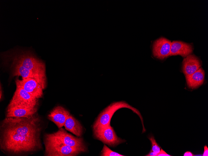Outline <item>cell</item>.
I'll return each mask as SVG.
<instances>
[{
  "mask_svg": "<svg viewBox=\"0 0 208 156\" xmlns=\"http://www.w3.org/2000/svg\"><path fill=\"white\" fill-rule=\"evenodd\" d=\"M16 86L22 88L31 96L36 99L42 97L43 90L40 84L35 79L22 78L16 80Z\"/></svg>",
  "mask_w": 208,
  "mask_h": 156,
  "instance_id": "8",
  "label": "cell"
},
{
  "mask_svg": "<svg viewBox=\"0 0 208 156\" xmlns=\"http://www.w3.org/2000/svg\"><path fill=\"white\" fill-rule=\"evenodd\" d=\"M2 90H1V86H0V100H1V99L2 98Z\"/></svg>",
  "mask_w": 208,
  "mask_h": 156,
  "instance_id": "23",
  "label": "cell"
},
{
  "mask_svg": "<svg viewBox=\"0 0 208 156\" xmlns=\"http://www.w3.org/2000/svg\"><path fill=\"white\" fill-rule=\"evenodd\" d=\"M70 115L69 112L62 106L55 107L48 116V119L54 123L59 128L64 126L66 120Z\"/></svg>",
  "mask_w": 208,
  "mask_h": 156,
  "instance_id": "10",
  "label": "cell"
},
{
  "mask_svg": "<svg viewBox=\"0 0 208 156\" xmlns=\"http://www.w3.org/2000/svg\"><path fill=\"white\" fill-rule=\"evenodd\" d=\"M101 156H124L117 152H114L109 148L106 145H104L103 148L101 152Z\"/></svg>",
  "mask_w": 208,
  "mask_h": 156,
  "instance_id": "17",
  "label": "cell"
},
{
  "mask_svg": "<svg viewBox=\"0 0 208 156\" xmlns=\"http://www.w3.org/2000/svg\"><path fill=\"white\" fill-rule=\"evenodd\" d=\"M201 66L199 58L193 54H190L184 58L182 63V71L185 76L189 75L197 71Z\"/></svg>",
  "mask_w": 208,
  "mask_h": 156,
  "instance_id": "11",
  "label": "cell"
},
{
  "mask_svg": "<svg viewBox=\"0 0 208 156\" xmlns=\"http://www.w3.org/2000/svg\"><path fill=\"white\" fill-rule=\"evenodd\" d=\"M203 156H208V148L207 146L206 145L204 146V151L202 154Z\"/></svg>",
  "mask_w": 208,
  "mask_h": 156,
  "instance_id": "20",
  "label": "cell"
},
{
  "mask_svg": "<svg viewBox=\"0 0 208 156\" xmlns=\"http://www.w3.org/2000/svg\"><path fill=\"white\" fill-rule=\"evenodd\" d=\"M52 134L66 145L73 148L83 149L86 152L87 151L82 138L74 137L69 134L62 128H59L57 131Z\"/></svg>",
  "mask_w": 208,
  "mask_h": 156,
  "instance_id": "7",
  "label": "cell"
},
{
  "mask_svg": "<svg viewBox=\"0 0 208 156\" xmlns=\"http://www.w3.org/2000/svg\"><path fill=\"white\" fill-rule=\"evenodd\" d=\"M149 139L151 143L152 149L151 150L158 154L160 151V147L157 143L154 137L153 136H152L149 137Z\"/></svg>",
  "mask_w": 208,
  "mask_h": 156,
  "instance_id": "18",
  "label": "cell"
},
{
  "mask_svg": "<svg viewBox=\"0 0 208 156\" xmlns=\"http://www.w3.org/2000/svg\"><path fill=\"white\" fill-rule=\"evenodd\" d=\"M64 126L66 130L77 136L80 137L83 133V127L79 122L70 115L65 121Z\"/></svg>",
  "mask_w": 208,
  "mask_h": 156,
  "instance_id": "16",
  "label": "cell"
},
{
  "mask_svg": "<svg viewBox=\"0 0 208 156\" xmlns=\"http://www.w3.org/2000/svg\"><path fill=\"white\" fill-rule=\"evenodd\" d=\"M188 87L191 89L196 88L203 83L205 78V72L201 68L194 73L186 76Z\"/></svg>",
  "mask_w": 208,
  "mask_h": 156,
  "instance_id": "14",
  "label": "cell"
},
{
  "mask_svg": "<svg viewBox=\"0 0 208 156\" xmlns=\"http://www.w3.org/2000/svg\"><path fill=\"white\" fill-rule=\"evenodd\" d=\"M167 154L162 149H161L160 152L158 153L157 156H171Z\"/></svg>",
  "mask_w": 208,
  "mask_h": 156,
  "instance_id": "19",
  "label": "cell"
},
{
  "mask_svg": "<svg viewBox=\"0 0 208 156\" xmlns=\"http://www.w3.org/2000/svg\"><path fill=\"white\" fill-rule=\"evenodd\" d=\"M11 61L20 64L32 72L39 79L43 89L46 86L45 63L29 52L16 53L11 56Z\"/></svg>",
  "mask_w": 208,
  "mask_h": 156,
  "instance_id": "2",
  "label": "cell"
},
{
  "mask_svg": "<svg viewBox=\"0 0 208 156\" xmlns=\"http://www.w3.org/2000/svg\"><path fill=\"white\" fill-rule=\"evenodd\" d=\"M45 156H74L86 152L66 145L52 134H46L44 137Z\"/></svg>",
  "mask_w": 208,
  "mask_h": 156,
  "instance_id": "3",
  "label": "cell"
},
{
  "mask_svg": "<svg viewBox=\"0 0 208 156\" xmlns=\"http://www.w3.org/2000/svg\"><path fill=\"white\" fill-rule=\"evenodd\" d=\"M37 107H25L14 106L7 107L6 117H28L35 114L37 112Z\"/></svg>",
  "mask_w": 208,
  "mask_h": 156,
  "instance_id": "13",
  "label": "cell"
},
{
  "mask_svg": "<svg viewBox=\"0 0 208 156\" xmlns=\"http://www.w3.org/2000/svg\"><path fill=\"white\" fill-rule=\"evenodd\" d=\"M171 42L162 37L156 40L153 45V53L154 57L163 59L169 56Z\"/></svg>",
  "mask_w": 208,
  "mask_h": 156,
  "instance_id": "9",
  "label": "cell"
},
{
  "mask_svg": "<svg viewBox=\"0 0 208 156\" xmlns=\"http://www.w3.org/2000/svg\"><path fill=\"white\" fill-rule=\"evenodd\" d=\"M184 156H193L194 154L191 152L190 151H187L185 153L183 154Z\"/></svg>",
  "mask_w": 208,
  "mask_h": 156,
  "instance_id": "22",
  "label": "cell"
},
{
  "mask_svg": "<svg viewBox=\"0 0 208 156\" xmlns=\"http://www.w3.org/2000/svg\"><path fill=\"white\" fill-rule=\"evenodd\" d=\"M93 131L95 138L111 146H115L125 141L117 136L110 125Z\"/></svg>",
  "mask_w": 208,
  "mask_h": 156,
  "instance_id": "6",
  "label": "cell"
},
{
  "mask_svg": "<svg viewBox=\"0 0 208 156\" xmlns=\"http://www.w3.org/2000/svg\"><path fill=\"white\" fill-rule=\"evenodd\" d=\"M40 121L36 114L28 117H6L0 125L2 151L19 155L32 154L41 149Z\"/></svg>",
  "mask_w": 208,
  "mask_h": 156,
  "instance_id": "1",
  "label": "cell"
},
{
  "mask_svg": "<svg viewBox=\"0 0 208 156\" xmlns=\"http://www.w3.org/2000/svg\"><path fill=\"white\" fill-rule=\"evenodd\" d=\"M11 67L13 76H21L22 78H31L35 80L40 85L39 79L32 72L20 64L12 61Z\"/></svg>",
  "mask_w": 208,
  "mask_h": 156,
  "instance_id": "15",
  "label": "cell"
},
{
  "mask_svg": "<svg viewBox=\"0 0 208 156\" xmlns=\"http://www.w3.org/2000/svg\"><path fill=\"white\" fill-rule=\"evenodd\" d=\"M193 48L190 43L180 41H173L171 42L169 56L179 55L186 57L192 52Z\"/></svg>",
  "mask_w": 208,
  "mask_h": 156,
  "instance_id": "12",
  "label": "cell"
},
{
  "mask_svg": "<svg viewBox=\"0 0 208 156\" xmlns=\"http://www.w3.org/2000/svg\"><path fill=\"white\" fill-rule=\"evenodd\" d=\"M158 153L154 152L152 150H151L150 152L146 156H157Z\"/></svg>",
  "mask_w": 208,
  "mask_h": 156,
  "instance_id": "21",
  "label": "cell"
},
{
  "mask_svg": "<svg viewBox=\"0 0 208 156\" xmlns=\"http://www.w3.org/2000/svg\"><path fill=\"white\" fill-rule=\"evenodd\" d=\"M37 99L32 97L22 88L16 86L14 94L7 107L18 106L25 107H37Z\"/></svg>",
  "mask_w": 208,
  "mask_h": 156,
  "instance_id": "5",
  "label": "cell"
},
{
  "mask_svg": "<svg viewBox=\"0 0 208 156\" xmlns=\"http://www.w3.org/2000/svg\"><path fill=\"white\" fill-rule=\"evenodd\" d=\"M122 108L130 109L137 114L142 122L143 128H143L144 129L143 118L139 111L125 102L119 101L111 104L99 114L93 125V131L103 128L110 125L111 119L114 113Z\"/></svg>",
  "mask_w": 208,
  "mask_h": 156,
  "instance_id": "4",
  "label": "cell"
}]
</instances>
